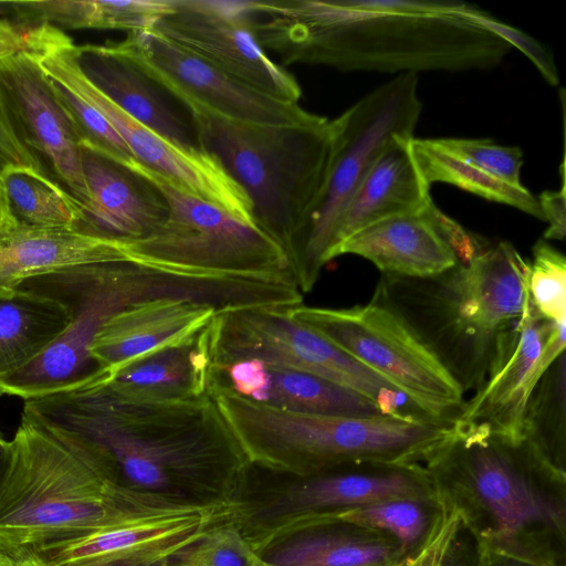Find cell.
I'll list each match as a JSON object with an SVG mask.
<instances>
[{"label": "cell", "instance_id": "1", "mask_svg": "<svg viewBox=\"0 0 566 566\" xmlns=\"http://www.w3.org/2000/svg\"><path fill=\"white\" fill-rule=\"evenodd\" d=\"M23 407L97 450L119 485L172 504L231 507L250 465L212 391L161 402L93 388Z\"/></svg>", "mask_w": 566, "mask_h": 566}, {"label": "cell", "instance_id": "2", "mask_svg": "<svg viewBox=\"0 0 566 566\" xmlns=\"http://www.w3.org/2000/svg\"><path fill=\"white\" fill-rule=\"evenodd\" d=\"M262 49L287 65L412 73L489 70L512 48L452 0H250ZM469 6V4H468Z\"/></svg>", "mask_w": 566, "mask_h": 566}, {"label": "cell", "instance_id": "3", "mask_svg": "<svg viewBox=\"0 0 566 566\" xmlns=\"http://www.w3.org/2000/svg\"><path fill=\"white\" fill-rule=\"evenodd\" d=\"M422 464L483 553L566 566V473L524 436L457 419Z\"/></svg>", "mask_w": 566, "mask_h": 566}, {"label": "cell", "instance_id": "4", "mask_svg": "<svg viewBox=\"0 0 566 566\" xmlns=\"http://www.w3.org/2000/svg\"><path fill=\"white\" fill-rule=\"evenodd\" d=\"M185 507L119 485L87 442L23 407L6 441L0 545L34 552Z\"/></svg>", "mask_w": 566, "mask_h": 566}, {"label": "cell", "instance_id": "5", "mask_svg": "<svg viewBox=\"0 0 566 566\" xmlns=\"http://www.w3.org/2000/svg\"><path fill=\"white\" fill-rule=\"evenodd\" d=\"M527 276L512 243L482 239L442 273L381 274L371 300L394 311L465 394L482 385L497 336L527 307Z\"/></svg>", "mask_w": 566, "mask_h": 566}, {"label": "cell", "instance_id": "6", "mask_svg": "<svg viewBox=\"0 0 566 566\" xmlns=\"http://www.w3.org/2000/svg\"><path fill=\"white\" fill-rule=\"evenodd\" d=\"M198 146L248 197L254 223L292 262L323 196L335 147L334 120L254 124L186 103ZM292 269V268H291Z\"/></svg>", "mask_w": 566, "mask_h": 566}, {"label": "cell", "instance_id": "7", "mask_svg": "<svg viewBox=\"0 0 566 566\" xmlns=\"http://www.w3.org/2000/svg\"><path fill=\"white\" fill-rule=\"evenodd\" d=\"M27 287L55 296L71 311L61 335L32 363L0 379V396L23 401L95 386L98 370L90 348L101 326L126 306L156 297L212 304L217 274L155 265L129 258L81 265L30 279Z\"/></svg>", "mask_w": 566, "mask_h": 566}, {"label": "cell", "instance_id": "8", "mask_svg": "<svg viewBox=\"0 0 566 566\" xmlns=\"http://www.w3.org/2000/svg\"><path fill=\"white\" fill-rule=\"evenodd\" d=\"M212 397L250 464L295 475L366 462L423 463L455 424L289 411L247 399L219 382Z\"/></svg>", "mask_w": 566, "mask_h": 566}, {"label": "cell", "instance_id": "9", "mask_svg": "<svg viewBox=\"0 0 566 566\" xmlns=\"http://www.w3.org/2000/svg\"><path fill=\"white\" fill-rule=\"evenodd\" d=\"M437 495L422 463L366 462L310 475L249 465L231 520L255 552L298 525L399 497Z\"/></svg>", "mask_w": 566, "mask_h": 566}, {"label": "cell", "instance_id": "10", "mask_svg": "<svg viewBox=\"0 0 566 566\" xmlns=\"http://www.w3.org/2000/svg\"><path fill=\"white\" fill-rule=\"evenodd\" d=\"M421 109L418 75L405 73L333 119L335 147L327 182L291 262L303 294L312 291L329 262L336 227L363 178L396 137H413Z\"/></svg>", "mask_w": 566, "mask_h": 566}, {"label": "cell", "instance_id": "11", "mask_svg": "<svg viewBox=\"0 0 566 566\" xmlns=\"http://www.w3.org/2000/svg\"><path fill=\"white\" fill-rule=\"evenodd\" d=\"M289 307L241 306L211 322L214 364L258 359L318 376L355 391L398 418L439 420L327 338L298 323Z\"/></svg>", "mask_w": 566, "mask_h": 566}, {"label": "cell", "instance_id": "12", "mask_svg": "<svg viewBox=\"0 0 566 566\" xmlns=\"http://www.w3.org/2000/svg\"><path fill=\"white\" fill-rule=\"evenodd\" d=\"M125 167L150 181L169 207L156 231L124 242L133 259L214 274L292 273L286 251L256 224L189 193L136 159Z\"/></svg>", "mask_w": 566, "mask_h": 566}, {"label": "cell", "instance_id": "13", "mask_svg": "<svg viewBox=\"0 0 566 566\" xmlns=\"http://www.w3.org/2000/svg\"><path fill=\"white\" fill-rule=\"evenodd\" d=\"M298 323L317 332L392 384L439 420H457L464 392L412 329L389 307L370 300L345 308L289 307Z\"/></svg>", "mask_w": 566, "mask_h": 566}, {"label": "cell", "instance_id": "14", "mask_svg": "<svg viewBox=\"0 0 566 566\" xmlns=\"http://www.w3.org/2000/svg\"><path fill=\"white\" fill-rule=\"evenodd\" d=\"M25 52L49 78L98 111L140 165L189 193L254 223L248 197L219 161L200 148L171 143L122 111L84 74L77 45L60 28L49 23L33 25Z\"/></svg>", "mask_w": 566, "mask_h": 566}, {"label": "cell", "instance_id": "15", "mask_svg": "<svg viewBox=\"0 0 566 566\" xmlns=\"http://www.w3.org/2000/svg\"><path fill=\"white\" fill-rule=\"evenodd\" d=\"M109 46L182 105L193 103L226 118L254 124H304L319 117L223 72L154 30L127 33Z\"/></svg>", "mask_w": 566, "mask_h": 566}, {"label": "cell", "instance_id": "16", "mask_svg": "<svg viewBox=\"0 0 566 566\" xmlns=\"http://www.w3.org/2000/svg\"><path fill=\"white\" fill-rule=\"evenodd\" d=\"M250 0H172L153 30L223 72L285 102L298 103L296 78L258 43Z\"/></svg>", "mask_w": 566, "mask_h": 566}, {"label": "cell", "instance_id": "17", "mask_svg": "<svg viewBox=\"0 0 566 566\" xmlns=\"http://www.w3.org/2000/svg\"><path fill=\"white\" fill-rule=\"evenodd\" d=\"M565 347L566 324L546 319L530 301L522 315L497 336L485 379L464 401L457 419L522 437L528 398Z\"/></svg>", "mask_w": 566, "mask_h": 566}, {"label": "cell", "instance_id": "18", "mask_svg": "<svg viewBox=\"0 0 566 566\" xmlns=\"http://www.w3.org/2000/svg\"><path fill=\"white\" fill-rule=\"evenodd\" d=\"M481 241L432 201L420 211L364 227L335 249L333 259L354 254L371 262L381 274L426 277L452 268Z\"/></svg>", "mask_w": 566, "mask_h": 566}, {"label": "cell", "instance_id": "19", "mask_svg": "<svg viewBox=\"0 0 566 566\" xmlns=\"http://www.w3.org/2000/svg\"><path fill=\"white\" fill-rule=\"evenodd\" d=\"M231 516V507H185L134 518L35 552L45 566H147Z\"/></svg>", "mask_w": 566, "mask_h": 566}, {"label": "cell", "instance_id": "20", "mask_svg": "<svg viewBox=\"0 0 566 566\" xmlns=\"http://www.w3.org/2000/svg\"><path fill=\"white\" fill-rule=\"evenodd\" d=\"M0 88L32 149L85 210L88 195L82 148L50 78L22 51L0 61Z\"/></svg>", "mask_w": 566, "mask_h": 566}, {"label": "cell", "instance_id": "21", "mask_svg": "<svg viewBox=\"0 0 566 566\" xmlns=\"http://www.w3.org/2000/svg\"><path fill=\"white\" fill-rule=\"evenodd\" d=\"M217 312L203 303L156 297L133 303L113 314L101 326L90 348L98 370L93 388L105 385L135 360L192 337Z\"/></svg>", "mask_w": 566, "mask_h": 566}, {"label": "cell", "instance_id": "22", "mask_svg": "<svg viewBox=\"0 0 566 566\" xmlns=\"http://www.w3.org/2000/svg\"><path fill=\"white\" fill-rule=\"evenodd\" d=\"M82 170L88 203L78 231L132 242L148 237L167 219L166 199L139 174L87 149H82Z\"/></svg>", "mask_w": 566, "mask_h": 566}, {"label": "cell", "instance_id": "23", "mask_svg": "<svg viewBox=\"0 0 566 566\" xmlns=\"http://www.w3.org/2000/svg\"><path fill=\"white\" fill-rule=\"evenodd\" d=\"M214 381L247 399L289 411L363 418L388 416L369 399L335 382L258 359L214 364Z\"/></svg>", "mask_w": 566, "mask_h": 566}, {"label": "cell", "instance_id": "24", "mask_svg": "<svg viewBox=\"0 0 566 566\" xmlns=\"http://www.w3.org/2000/svg\"><path fill=\"white\" fill-rule=\"evenodd\" d=\"M271 566H402L389 535L342 518H323L280 534L254 552Z\"/></svg>", "mask_w": 566, "mask_h": 566}, {"label": "cell", "instance_id": "25", "mask_svg": "<svg viewBox=\"0 0 566 566\" xmlns=\"http://www.w3.org/2000/svg\"><path fill=\"white\" fill-rule=\"evenodd\" d=\"M211 322L192 337L135 360L97 388L123 399L161 402L195 400L211 394Z\"/></svg>", "mask_w": 566, "mask_h": 566}, {"label": "cell", "instance_id": "26", "mask_svg": "<svg viewBox=\"0 0 566 566\" xmlns=\"http://www.w3.org/2000/svg\"><path fill=\"white\" fill-rule=\"evenodd\" d=\"M129 258L120 241L75 229L18 224L0 230V291L67 269Z\"/></svg>", "mask_w": 566, "mask_h": 566}, {"label": "cell", "instance_id": "27", "mask_svg": "<svg viewBox=\"0 0 566 566\" xmlns=\"http://www.w3.org/2000/svg\"><path fill=\"white\" fill-rule=\"evenodd\" d=\"M78 61L88 80L132 118L186 148H199L192 125L172 105L167 93L109 44L77 45Z\"/></svg>", "mask_w": 566, "mask_h": 566}, {"label": "cell", "instance_id": "28", "mask_svg": "<svg viewBox=\"0 0 566 566\" xmlns=\"http://www.w3.org/2000/svg\"><path fill=\"white\" fill-rule=\"evenodd\" d=\"M413 137H396L369 168L335 230L329 261L349 235L379 220L417 212L432 199L410 150Z\"/></svg>", "mask_w": 566, "mask_h": 566}, {"label": "cell", "instance_id": "29", "mask_svg": "<svg viewBox=\"0 0 566 566\" xmlns=\"http://www.w3.org/2000/svg\"><path fill=\"white\" fill-rule=\"evenodd\" d=\"M70 319V307L55 296L24 285L0 291V379L36 359Z\"/></svg>", "mask_w": 566, "mask_h": 566}, {"label": "cell", "instance_id": "30", "mask_svg": "<svg viewBox=\"0 0 566 566\" xmlns=\"http://www.w3.org/2000/svg\"><path fill=\"white\" fill-rule=\"evenodd\" d=\"M2 181L12 214L19 224L80 230L83 205L43 167L11 166Z\"/></svg>", "mask_w": 566, "mask_h": 566}, {"label": "cell", "instance_id": "31", "mask_svg": "<svg viewBox=\"0 0 566 566\" xmlns=\"http://www.w3.org/2000/svg\"><path fill=\"white\" fill-rule=\"evenodd\" d=\"M448 512L449 509L440 497L432 495L385 500L348 510L333 517L389 535L398 543L405 558L410 560L438 533Z\"/></svg>", "mask_w": 566, "mask_h": 566}, {"label": "cell", "instance_id": "32", "mask_svg": "<svg viewBox=\"0 0 566 566\" xmlns=\"http://www.w3.org/2000/svg\"><path fill=\"white\" fill-rule=\"evenodd\" d=\"M410 150L416 166L430 187L447 182L486 200L514 207L544 221L537 198L524 186L515 187L463 161L439 147L433 139L412 138Z\"/></svg>", "mask_w": 566, "mask_h": 566}, {"label": "cell", "instance_id": "33", "mask_svg": "<svg viewBox=\"0 0 566 566\" xmlns=\"http://www.w3.org/2000/svg\"><path fill=\"white\" fill-rule=\"evenodd\" d=\"M523 436L566 473V356L562 353L533 389L523 418Z\"/></svg>", "mask_w": 566, "mask_h": 566}, {"label": "cell", "instance_id": "34", "mask_svg": "<svg viewBox=\"0 0 566 566\" xmlns=\"http://www.w3.org/2000/svg\"><path fill=\"white\" fill-rule=\"evenodd\" d=\"M172 9V0H69L66 27L72 29H111L127 33L153 30Z\"/></svg>", "mask_w": 566, "mask_h": 566}, {"label": "cell", "instance_id": "35", "mask_svg": "<svg viewBox=\"0 0 566 566\" xmlns=\"http://www.w3.org/2000/svg\"><path fill=\"white\" fill-rule=\"evenodd\" d=\"M256 554L231 516L163 560V566H256Z\"/></svg>", "mask_w": 566, "mask_h": 566}, {"label": "cell", "instance_id": "36", "mask_svg": "<svg viewBox=\"0 0 566 566\" xmlns=\"http://www.w3.org/2000/svg\"><path fill=\"white\" fill-rule=\"evenodd\" d=\"M50 82L82 149L96 153L124 167L135 159L122 136L98 111L53 80L50 78Z\"/></svg>", "mask_w": 566, "mask_h": 566}, {"label": "cell", "instance_id": "37", "mask_svg": "<svg viewBox=\"0 0 566 566\" xmlns=\"http://www.w3.org/2000/svg\"><path fill=\"white\" fill-rule=\"evenodd\" d=\"M527 286L531 302L539 315L566 324V259L545 239L533 245Z\"/></svg>", "mask_w": 566, "mask_h": 566}, {"label": "cell", "instance_id": "38", "mask_svg": "<svg viewBox=\"0 0 566 566\" xmlns=\"http://www.w3.org/2000/svg\"><path fill=\"white\" fill-rule=\"evenodd\" d=\"M434 143L480 170L515 187H522L523 151L489 139L438 138Z\"/></svg>", "mask_w": 566, "mask_h": 566}, {"label": "cell", "instance_id": "39", "mask_svg": "<svg viewBox=\"0 0 566 566\" xmlns=\"http://www.w3.org/2000/svg\"><path fill=\"white\" fill-rule=\"evenodd\" d=\"M11 166L46 168L28 143L0 88V230L11 229L19 224L11 212L2 181L3 170Z\"/></svg>", "mask_w": 566, "mask_h": 566}, {"label": "cell", "instance_id": "40", "mask_svg": "<svg viewBox=\"0 0 566 566\" xmlns=\"http://www.w3.org/2000/svg\"><path fill=\"white\" fill-rule=\"evenodd\" d=\"M461 14L473 23L497 35L511 48L520 50L535 65L548 84L553 86L558 85L559 76L553 55L533 36L470 3Z\"/></svg>", "mask_w": 566, "mask_h": 566}, {"label": "cell", "instance_id": "41", "mask_svg": "<svg viewBox=\"0 0 566 566\" xmlns=\"http://www.w3.org/2000/svg\"><path fill=\"white\" fill-rule=\"evenodd\" d=\"M562 186L559 190H546L538 197L537 201L544 218L548 223L544 232L545 240H564L566 234V192H565V168L564 161L560 165Z\"/></svg>", "mask_w": 566, "mask_h": 566}, {"label": "cell", "instance_id": "42", "mask_svg": "<svg viewBox=\"0 0 566 566\" xmlns=\"http://www.w3.org/2000/svg\"><path fill=\"white\" fill-rule=\"evenodd\" d=\"M482 554L479 543L460 521L440 566H482Z\"/></svg>", "mask_w": 566, "mask_h": 566}, {"label": "cell", "instance_id": "43", "mask_svg": "<svg viewBox=\"0 0 566 566\" xmlns=\"http://www.w3.org/2000/svg\"><path fill=\"white\" fill-rule=\"evenodd\" d=\"M449 509V507H448ZM460 524L458 513L449 509L447 517L429 544L403 566H440L443 554Z\"/></svg>", "mask_w": 566, "mask_h": 566}, {"label": "cell", "instance_id": "44", "mask_svg": "<svg viewBox=\"0 0 566 566\" xmlns=\"http://www.w3.org/2000/svg\"><path fill=\"white\" fill-rule=\"evenodd\" d=\"M31 24L0 19V61L25 51Z\"/></svg>", "mask_w": 566, "mask_h": 566}, {"label": "cell", "instance_id": "45", "mask_svg": "<svg viewBox=\"0 0 566 566\" xmlns=\"http://www.w3.org/2000/svg\"><path fill=\"white\" fill-rule=\"evenodd\" d=\"M0 566H45L31 548L0 545Z\"/></svg>", "mask_w": 566, "mask_h": 566}, {"label": "cell", "instance_id": "46", "mask_svg": "<svg viewBox=\"0 0 566 566\" xmlns=\"http://www.w3.org/2000/svg\"><path fill=\"white\" fill-rule=\"evenodd\" d=\"M482 566H538L536 564L492 553L482 554Z\"/></svg>", "mask_w": 566, "mask_h": 566}, {"label": "cell", "instance_id": "47", "mask_svg": "<svg viewBox=\"0 0 566 566\" xmlns=\"http://www.w3.org/2000/svg\"><path fill=\"white\" fill-rule=\"evenodd\" d=\"M4 455H6V440H4V442L0 443V478H1L2 469H3Z\"/></svg>", "mask_w": 566, "mask_h": 566}, {"label": "cell", "instance_id": "48", "mask_svg": "<svg viewBox=\"0 0 566 566\" xmlns=\"http://www.w3.org/2000/svg\"><path fill=\"white\" fill-rule=\"evenodd\" d=\"M406 563H407V562H406ZM406 563H405V564H406ZM405 564H403V565H405ZM255 565H256V566H271V565H268V564H265V563L261 562V560H260V558H259L258 556H256ZM403 565H402V566H403Z\"/></svg>", "mask_w": 566, "mask_h": 566}, {"label": "cell", "instance_id": "49", "mask_svg": "<svg viewBox=\"0 0 566 566\" xmlns=\"http://www.w3.org/2000/svg\"><path fill=\"white\" fill-rule=\"evenodd\" d=\"M163 560L161 562H158V563H155V564H151V565H147V566H163Z\"/></svg>", "mask_w": 566, "mask_h": 566}, {"label": "cell", "instance_id": "50", "mask_svg": "<svg viewBox=\"0 0 566 566\" xmlns=\"http://www.w3.org/2000/svg\"><path fill=\"white\" fill-rule=\"evenodd\" d=\"M2 442H4V440H3V439L1 438V436H0V443H2Z\"/></svg>", "mask_w": 566, "mask_h": 566}]
</instances>
